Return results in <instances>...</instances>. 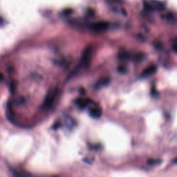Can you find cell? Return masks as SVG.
<instances>
[{"mask_svg": "<svg viewBox=\"0 0 177 177\" xmlns=\"http://www.w3.org/2000/svg\"><path fill=\"white\" fill-rule=\"evenodd\" d=\"M145 8L150 11H160L164 8V4L157 0H147L144 2Z\"/></svg>", "mask_w": 177, "mask_h": 177, "instance_id": "cell-1", "label": "cell"}, {"mask_svg": "<svg viewBox=\"0 0 177 177\" xmlns=\"http://www.w3.org/2000/svg\"><path fill=\"white\" fill-rule=\"evenodd\" d=\"M109 26H110V24H109V23L106 22V21H98V22L91 24L89 27L94 32L100 33L106 31L109 28Z\"/></svg>", "mask_w": 177, "mask_h": 177, "instance_id": "cell-2", "label": "cell"}, {"mask_svg": "<svg viewBox=\"0 0 177 177\" xmlns=\"http://www.w3.org/2000/svg\"><path fill=\"white\" fill-rule=\"evenodd\" d=\"M91 53V48L88 47L84 49L83 53H82V58H81V64L82 66H87L90 61Z\"/></svg>", "mask_w": 177, "mask_h": 177, "instance_id": "cell-3", "label": "cell"}, {"mask_svg": "<svg viewBox=\"0 0 177 177\" xmlns=\"http://www.w3.org/2000/svg\"><path fill=\"white\" fill-rule=\"evenodd\" d=\"M56 91H53L48 94L46 100H44V106L45 107H49L50 106H51L53 101L55 100V96H56Z\"/></svg>", "mask_w": 177, "mask_h": 177, "instance_id": "cell-4", "label": "cell"}, {"mask_svg": "<svg viewBox=\"0 0 177 177\" xmlns=\"http://www.w3.org/2000/svg\"><path fill=\"white\" fill-rule=\"evenodd\" d=\"M89 113L91 117L95 119H98L102 116V110L98 107H94L91 108Z\"/></svg>", "mask_w": 177, "mask_h": 177, "instance_id": "cell-5", "label": "cell"}, {"mask_svg": "<svg viewBox=\"0 0 177 177\" xmlns=\"http://www.w3.org/2000/svg\"><path fill=\"white\" fill-rule=\"evenodd\" d=\"M156 71V67L155 65H150L148 67L145 69L143 72L142 73L143 77H147L149 76H151L153 74H154Z\"/></svg>", "mask_w": 177, "mask_h": 177, "instance_id": "cell-6", "label": "cell"}, {"mask_svg": "<svg viewBox=\"0 0 177 177\" xmlns=\"http://www.w3.org/2000/svg\"><path fill=\"white\" fill-rule=\"evenodd\" d=\"M76 104L77 105H78L80 108L83 109L84 107H86L87 105L90 104V101L87 100H84V99H79V100H77L76 101Z\"/></svg>", "mask_w": 177, "mask_h": 177, "instance_id": "cell-7", "label": "cell"}, {"mask_svg": "<svg viewBox=\"0 0 177 177\" xmlns=\"http://www.w3.org/2000/svg\"><path fill=\"white\" fill-rule=\"evenodd\" d=\"M149 164H151V165H156V164H159L161 163V161H159V160H150L149 161Z\"/></svg>", "mask_w": 177, "mask_h": 177, "instance_id": "cell-8", "label": "cell"}, {"mask_svg": "<svg viewBox=\"0 0 177 177\" xmlns=\"http://www.w3.org/2000/svg\"><path fill=\"white\" fill-rule=\"evenodd\" d=\"M173 49L174 51H175L177 53V40H176L175 42H174V45H173Z\"/></svg>", "mask_w": 177, "mask_h": 177, "instance_id": "cell-9", "label": "cell"}, {"mask_svg": "<svg viewBox=\"0 0 177 177\" xmlns=\"http://www.w3.org/2000/svg\"><path fill=\"white\" fill-rule=\"evenodd\" d=\"M14 174V177H24L22 175H21V174H19V173H18V172H15L13 173Z\"/></svg>", "mask_w": 177, "mask_h": 177, "instance_id": "cell-10", "label": "cell"}, {"mask_svg": "<svg viewBox=\"0 0 177 177\" xmlns=\"http://www.w3.org/2000/svg\"><path fill=\"white\" fill-rule=\"evenodd\" d=\"M3 78H4V76H3V75H2V74H0V81H1L3 79Z\"/></svg>", "mask_w": 177, "mask_h": 177, "instance_id": "cell-11", "label": "cell"}, {"mask_svg": "<svg viewBox=\"0 0 177 177\" xmlns=\"http://www.w3.org/2000/svg\"><path fill=\"white\" fill-rule=\"evenodd\" d=\"M173 163H174V164H177V158L175 159L174 160H173Z\"/></svg>", "mask_w": 177, "mask_h": 177, "instance_id": "cell-12", "label": "cell"}]
</instances>
